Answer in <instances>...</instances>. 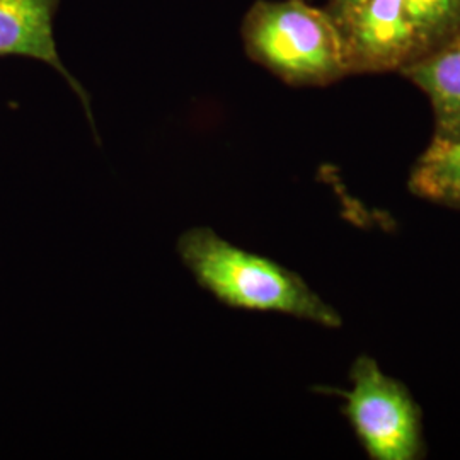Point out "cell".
I'll use <instances>...</instances> for the list:
<instances>
[{
	"label": "cell",
	"instance_id": "1",
	"mask_svg": "<svg viewBox=\"0 0 460 460\" xmlns=\"http://www.w3.org/2000/svg\"><path fill=\"white\" fill-rule=\"evenodd\" d=\"M178 252L198 285L227 307L285 314L324 328L343 326L341 314L296 271L230 244L215 230L195 227L184 232Z\"/></svg>",
	"mask_w": 460,
	"mask_h": 460
},
{
	"label": "cell",
	"instance_id": "2",
	"mask_svg": "<svg viewBox=\"0 0 460 460\" xmlns=\"http://www.w3.org/2000/svg\"><path fill=\"white\" fill-rule=\"evenodd\" d=\"M351 74L399 72L460 34V0H332Z\"/></svg>",
	"mask_w": 460,
	"mask_h": 460
},
{
	"label": "cell",
	"instance_id": "3",
	"mask_svg": "<svg viewBox=\"0 0 460 460\" xmlns=\"http://www.w3.org/2000/svg\"><path fill=\"white\" fill-rule=\"evenodd\" d=\"M241 34L249 58L290 85H328L351 74L336 22L304 0H258Z\"/></svg>",
	"mask_w": 460,
	"mask_h": 460
},
{
	"label": "cell",
	"instance_id": "4",
	"mask_svg": "<svg viewBox=\"0 0 460 460\" xmlns=\"http://www.w3.org/2000/svg\"><path fill=\"white\" fill-rule=\"evenodd\" d=\"M349 380L343 411L367 456L374 460L423 457L421 410L410 389L368 355L353 362Z\"/></svg>",
	"mask_w": 460,
	"mask_h": 460
},
{
	"label": "cell",
	"instance_id": "5",
	"mask_svg": "<svg viewBox=\"0 0 460 460\" xmlns=\"http://www.w3.org/2000/svg\"><path fill=\"white\" fill-rule=\"evenodd\" d=\"M58 0H0V57H26L55 68L79 94L85 111L89 98L66 70L53 36Z\"/></svg>",
	"mask_w": 460,
	"mask_h": 460
},
{
	"label": "cell",
	"instance_id": "6",
	"mask_svg": "<svg viewBox=\"0 0 460 460\" xmlns=\"http://www.w3.org/2000/svg\"><path fill=\"white\" fill-rule=\"evenodd\" d=\"M427 96L435 138H460V34L399 70Z\"/></svg>",
	"mask_w": 460,
	"mask_h": 460
},
{
	"label": "cell",
	"instance_id": "7",
	"mask_svg": "<svg viewBox=\"0 0 460 460\" xmlns=\"http://www.w3.org/2000/svg\"><path fill=\"white\" fill-rule=\"evenodd\" d=\"M408 186L416 197L460 208V138L433 137L412 165Z\"/></svg>",
	"mask_w": 460,
	"mask_h": 460
}]
</instances>
